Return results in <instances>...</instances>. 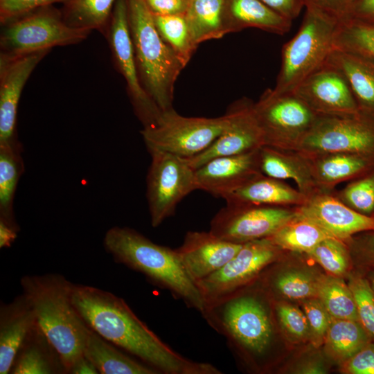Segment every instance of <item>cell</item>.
<instances>
[{"mask_svg":"<svg viewBox=\"0 0 374 374\" xmlns=\"http://www.w3.org/2000/svg\"><path fill=\"white\" fill-rule=\"evenodd\" d=\"M90 33L69 26L57 12L43 8L3 24L1 57L14 58L57 46L75 44Z\"/></svg>","mask_w":374,"mask_h":374,"instance_id":"8","label":"cell"},{"mask_svg":"<svg viewBox=\"0 0 374 374\" xmlns=\"http://www.w3.org/2000/svg\"><path fill=\"white\" fill-rule=\"evenodd\" d=\"M155 26L164 42L185 67L197 46L193 43L185 14H153Z\"/></svg>","mask_w":374,"mask_h":374,"instance_id":"36","label":"cell"},{"mask_svg":"<svg viewBox=\"0 0 374 374\" xmlns=\"http://www.w3.org/2000/svg\"><path fill=\"white\" fill-rule=\"evenodd\" d=\"M259 150L214 158L195 170L197 190L224 199L262 175Z\"/></svg>","mask_w":374,"mask_h":374,"instance_id":"19","label":"cell"},{"mask_svg":"<svg viewBox=\"0 0 374 374\" xmlns=\"http://www.w3.org/2000/svg\"><path fill=\"white\" fill-rule=\"evenodd\" d=\"M346 206L364 215H374V171L350 181L341 190L335 191Z\"/></svg>","mask_w":374,"mask_h":374,"instance_id":"39","label":"cell"},{"mask_svg":"<svg viewBox=\"0 0 374 374\" xmlns=\"http://www.w3.org/2000/svg\"><path fill=\"white\" fill-rule=\"evenodd\" d=\"M370 336L359 321L333 319L324 339V353L341 364L369 342Z\"/></svg>","mask_w":374,"mask_h":374,"instance_id":"30","label":"cell"},{"mask_svg":"<svg viewBox=\"0 0 374 374\" xmlns=\"http://www.w3.org/2000/svg\"><path fill=\"white\" fill-rule=\"evenodd\" d=\"M117 0H69L62 15L70 27L103 33L107 30Z\"/></svg>","mask_w":374,"mask_h":374,"instance_id":"33","label":"cell"},{"mask_svg":"<svg viewBox=\"0 0 374 374\" xmlns=\"http://www.w3.org/2000/svg\"><path fill=\"white\" fill-rule=\"evenodd\" d=\"M69 0H0V20L2 24L27 15L35 9L46 8Z\"/></svg>","mask_w":374,"mask_h":374,"instance_id":"45","label":"cell"},{"mask_svg":"<svg viewBox=\"0 0 374 374\" xmlns=\"http://www.w3.org/2000/svg\"><path fill=\"white\" fill-rule=\"evenodd\" d=\"M114 62L123 76L135 112L143 127L153 125L162 111L143 89L138 73L131 37L128 0H117L106 32Z\"/></svg>","mask_w":374,"mask_h":374,"instance_id":"14","label":"cell"},{"mask_svg":"<svg viewBox=\"0 0 374 374\" xmlns=\"http://www.w3.org/2000/svg\"><path fill=\"white\" fill-rule=\"evenodd\" d=\"M326 63L344 74L358 108L374 114V57L360 52L334 48Z\"/></svg>","mask_w":374,"mask_h":374,"instance_id":"23","label":"cell"},{"mask_svg":"<svg viewBox=\"0 0 374 374\" xmlns=\"http://www.w3.org/2000/svg\"><path fill=\"white\" fill-rule=\"evenodd\" d=\"M17 231L0 222V247H8L14 242Z\"/></svg>","mask_w":374,"mask_h":374,"instance_id":"52","label":"cell"},{"mask_svg":"<svg viewBox=\"0 0 374 374\" xmlns=\"http://www.w3.org/2000/svg\"><path fill=\"white\" fill-rule=\"evenodd\" d=\"M255 281L207 303L201 314L242 361L262 370L267 366L275 328L267 290L255 287Z\"/></svg>","mask_w":374,"mask_h":374,"instance_id":"2","label":"cell"},{"mask_svg":"<svg viewBox=\"0 0 374 374\" xmlns=\"http://www.w3.org/2000/svg\"><path fill=\"white\" fill-rule=\"evenodd\" d=\"M273 11L292 21L304 6L302 0H259Z\"/></svg>","mask_w":374,"mask_h":374,"instance_id":"48","label":"cell"},{"mask_svg":"<svg viewBox=\"0 0 374 374\" xmlns=\"http://www.w3.org/2000/svg\"><path fill=\"white\" fill-rule=\"evenodd\" d=\"M346 243L357 271L364 274L374 268V231L355 234Z\"/></svg>","mask_w":374,"mask_h":374,"instance_id":"43","label":"cell"},{"mask_svg":"<svg viewBox=\"0 0 374 374\" xmlns=\"http://www.w3.org/2000/svg\"><path fill=\"white\" fill-rule=\"evenodd\" d=\"M319 276L305 270L281 271L264 279L267 291L292 300L317 297Z\"/></svg>","mask_w":374,"mask_h":374,"instance_id":"35","label":"cell"},{"mask_svg":"<svg viewBox=\"0 0 374 374\" xmlns=\"http://www.w3.org/2000/svg\"><path fill=\"white\" fill-rule=\"evenodd\" d=\"M317 298L334 319L359 321L354 295L342 278L319 275Z\"/></svg>","mask_w":374,"mask_h":374,"instance_id":"34","label":"cell"},{"mask_svg":"<svg viewBox=\"0 0 374 374\" xmlns=\"http://www.w3.org/2000/svg\"><path fill=\"white\" fill-rule=\"evenodd\" d=\"M284 251L268 238L242 244L222 267L196 282L206 304L256 280Z\"/></svg>","mask_w":374,"mask_h":374,"instance_id":"13","label":"cell"},{"mask_svg":"<svg viewBox=\"0 0 374 374\" xmlns=\"http://www.w3.org/2000/svg\"><path fill=\"white\" fill-rule=\"evenodd\" d=\"M34 311L22 294L0 308V374L10 373L22 344L36 326Z\"/></svg>","mask_w":374,"mask_h":374,"instance_id":"21","label":"cell"},{"mask_svg":"<svg viewBox=\"0 0 374 374\" xmlns=\"http://www.w3.org/2000/svg\"><path fill=\"white\" fill-rule=\"evenodd\" d=\"M334 48L357 51L374 57V24L348 19L337 26Z\"/></svg>","mask_w":374,"mask_h":374,"instance_id":"38","label":"cell"},{"mask_svg":"<svg viewBox=\"0 0 374 374\" xmlns=\"http://www.w3.org/2000/svg\"><path fill=\"white\" fill-rule=\"evenodd\" d=\"M363 274L366 278L374 296V268L366 271Z\"/></svg>","mask_w":374,"mask_h":374,"instance_id":"53","label":"cell"},{"mask_svg":"<svg viewBox=\"0 0 374 374\" xmlns=\"http://www.w3.org/2000/svg\"><path fill=\"white\" fill-rule=\"evenodd\" d=\"M222 8V0H190L185 17L197 47L203 42L226 35Z\"/></svg>","mask_w":374,"mask_h":374,"instance_id":"31","label":"cell"},{"mask_svg":"<svg viewBox=\"0 0 374 374\" xmlns=\"http://www.w3.org/2000/svg\"><path fill=\"white\" fill-rule=\"evenodd\" d=\"M153 14L180 15L185 14L190 0H145Z\"/></svg>","mask_w":374,"mask_h":374,"instance_id":"47","label":"cell"},{"mask_svg":"<svg viewBox=\"0 0 374 374\" xmlns=\"http://www.w3.org/2000/svg\"><path fill=\"white\" fill-rule=\"evenodd\" d=\"M242 245L222 240L210 231H188L182 244L175 249L185 271L196 283L222 267Z\"/></svg>","mask_w":374,"mask_h":374,"instance_id":"20","label":"cell"},{"mask_svg":"<svg viewBox=\"0 0 374 374\" xmlns=\"http://www.w3.org/2000/svg\"><path fill=\"white\" fill-rule=\"evenodd\" d=\"M23 294L32 307L37 324L58 354L66 373L84 355L91 329L72 301L73 283L58 274L25 276Z\"/></svg>","mask_w":374,"mask_h":374,"instance_id":"3","label":"cell"},{"mask_svg":"<svg viewBox=\"0 0 374 374\" xmlns=\"http://www.w3.org/2000/svg\"><path fill=\"white\" fill-rule=\"evenodd\" d=\"M69 373L73 374H96L99 373L93 364L84 355L81 357L73 365Z\"/></svg>","mask_w":374,"mask_h":374,"instance_id":"51","label":"cell"},{"mask_svg":"<svg viewBox=\"0 0 374 374\" xmlns=\"http://www.w3.org/2000/svg\"><path fill=\"white\" fill-rule=\"evenodd\" d=\"M24 170L20 143L0 145V222L17 232L13 204L19 178Z\"/></svg>","mask_w":374,"mask_h":374,"instance_id":"29","label":"cell"},{"mask_svg":"<svg viewBox=\"0 0 374 374\" xmlns=\"http://www.w3.org/2000/svg\"><path fill=\"white\" fill-rule=\"evenodd\" d=\"M253 110L262 130L264 145L296 150L314 125L318 114L294 93L267 89Z\"/></svg>","mask_w":374,"mask_h":374,"instance_id":"10","label":"cell"},{"mask_svg":"<svg viewBox=\"0 0 374 374\" xmlns=\"http://www.w3.org/2000/svg\"><path fill=\"white\" fill-rule=\"evenodd\" d=\"M49 51L14 58L0 57V145L19 143L16 136V120L21 93L34 69Z\"/></svg>","mask_w":374,"mask_h":374,"instance_id":"18","label":"cell"},{"mask_svg":"<svg viewBox=\"0 0 374 374\" xmlns=\"http://www.w3.org/2000/svg\"><path fill=\"white\" fill-rule=\"evenodd\" d=\"M84 355L102 374H158L157 370L132 359L115 348L92 330L89 334Z\"/></svg>","mask_w":374,"mask_h":374,"instance_id":"28","label":"cell"},{"mask_svg":"<svg viewBox=\"0 0 374 374\" xmlns=\"http://www.w3.org/2000/svg\"><path fill=\"white\" fill-rule=\"evenodd\" d=\"M296 150L305 155L348 152L374 159V114L318 115Z\"/></svg>","mask_w":374,"mask_h":374,"instance_id":"9","label":"cell"},{"mask_svg":"<svg viewBox=\"0 0 374 374\" xmlns=\"http://www.w3.org/2000/svg\"><path fill=\"white\" fill-rule=\"evenodd\" d=\"M349 19L374 24V0H357Z\"/></svg>","mask_w":374,"mask_h":374,"instance_id":"50","label":"cell"},{"mask_svg":"<svg viewBox=\"0 0 374 374\" xmlns=\"http://www.w3.org/2000/svg\"><path fill=\"white\" fill-rule=\"evenodd\" d=\"M296 211L298 215L345 242L355 234L374 231V215H364L349 208L337 197L335 190L317 191L308 197Z\"/></svg>","mask_w":374,"mask_h":374,"instance_id":"17","label":"cell"},{"mask_svg":"<svg viewBox=\"0 0 374 374\" xmlns=\"http://www.w3.org/2000/svg\"><path fill=\"white\" fill-rule=\"evenodd\" d=\"M328 372L326 366L321 356L309 357L298 363L292 373L299 374H323Z\"/></svg>","mask_w":374,"mask_h":374,"instance_id":"49","label":"cell"},{"mask_svg":"<svg viewBox=\"0 0 374 374\" xmlns=\"http://www.w3.org/2000/svg\"><path fill=\"white\" fill-rule=\"evenodd\" d=\"M151 163L146 180V197L153 227L175 214L178 204L197 190L195 170L186 159L157 150H148Z\"/></svg>","mask_w":374,"mask_h":374,"instance_id":"11","label":"cell"},{"mask_svg":"<svg viewBox=\"0 0 374 374\" xmlns=\"http://www.w3.org/2000/svg\"><path fill=\"white\" fill-rule=\"evenodd\" d=\"M306 156L314 181L321 190H333L336 185L343 181H350L374 171V159L357 154L328 152Z\"/></svg>","mask_w":374,"mask_h":374,"instance_id":"22","label":"cell"},{"mask_svg":"<svg viewBox=\"0 0 374 374\" xmlns=\"http://www.w3.org/2000/svg\"><path fill=\"white\" fill-rule=\"evenodd\" d=\"M348 285L356 302L359 321L374 341V296L365 276L358 271L351 272Z\"/></svg>","mask_w":374,"mask_h":374,"instance_id":"40","label":"cell"},{"mask_svg":"<svg viewBox=\"0 0 374 374\" xmlns=\"http://www.w3.org/2000/svg\"><path fill=\"white\" fill-rule=\"evenodd\" d=\"M227 113L229 122L222 133L204 152L186 159L194 169L214 158L246 153L265 145L253 103L241 99L233 104Z\"/></svg>","mask_w":374,"mask_h":374,"instance_id":"15","label":"cell"},{"mask_svg":"<svg viewBox=\"0 0 374 374\" xmlns=\"http://www.w3.org/2000/svg\"><path fill=\"white\" fill-rule=\"evenodd\" d=\"M72 301L87 325L107 341L163 374H222L217 367L180 355L163 342L116 295L73 284Z\"/></svg>","mask_w":374,"mask_h":374,"instance_id":"1","label":"cell"},{"mask_svg":"<svg viewBox=\"0 0 374 374\" xmlns=\"http://www.w3.org/2000/svg\"><path fill=\"white\" fill-rule=\"evenodd\" d=\"M259 157L264 175L280 180L293 179L298 190L307 197L320 190L314 181L309 159L303 153L262 145Z\"/></svg>","mask_w":374,"mask_h":374,"instance_id":"25","label":"cell"},{"mask_svg":"<svg viewBox=\"0 0 374 374\" xmlns=\"http://www.w3.org/2000/svg\"><path fill=\"white\" fill-rule=\"evenodd\" d=\"M226 203L299 206L307 197L282 180L263 174L224 198Z\"/></svg>","mask_w":374,"mask_h":374,"instance_id":"26","label":"cell"},{"mask_svg":"<svg viewBox=\"0 0 374 374\" xmlns=\"http://www.w3.org/2000/svg\"><path fill=\"white\" fill-rule=\"evenodd\" d=\"M104 246L115 260L144 274L154 284L201 314L205 301L183 267L175 249L161 246L129 227L114 226L104 238Z\"/></svg>","mask_w":374,"mask_h":374,"instance_id":"4","label":"cell"},{"mask_svg":"<svg viewBox=\"0 0 374 374\" xmlns=\"http://www.w3.org/2000/svg\"><path fill=\"white\" fill-rule=\"evenodd\" d=\"M294 93L318 115L346 116L359 110L345 76L328 63L308 76Z\"/></svg>","mask_w":374,"mask_h":374,"instance_id":"16","label":"cell"},{"mask_svg":"<svg viewBox=\"0 0 374 374\" xmlns=\"http://www.w3.org/2000/svg\"><path fill=\"white\" fill-rule=\"evenodd\" d=\"M229 115L217 118L186 117L172 107L162 111L141 134L148 150H157L189 159L207 149L226 128Z\"/></svg>","mask_w":374,"mask_h":374,"instance_id":"7","label":"cell"},{"mask_svg":"<svg viewBox=\"0 0 374 374\" xmlns=\"http://www.w3.org/2000/svg\"><path fill=\"white\" fill-rule=\"evenodd\" d=\"M307 255L336 277L348 276L354 266L348 244L336 238L324 239Z\"/></svg>","mask_w":374,"mask_h":374,"instance_id":"37","label":"cell"},{"mask_svg":"<svg viewBox=\"0 0 374 374\" xmlns=\"http://www.w3.org/2000/svg\"><path fill=\"white\" fill-rule=\"evenodd\" d=\"M274 310L281 330L296 341L309 339L310 328L304 312L285 301L274 304Z\"/></svg>","mask_w":374,"mask_h":374,"instance_id":"41","label":"cell"},{"mask_svg":"<svg viewBox=\"0 0 374 374\" xmlns=\"http://www.w3.org/2000/svg\"><path fill=\"white\" fill-rule=\"evenodd\" d=\"M306 8L314 10L338 24L350 18L357 0H302Z\"/></svg>","mask_w":374,"mask_h":374,"instance_id":"44","label":"cell"},{"mask_svg":"<svg viewBox=\"0 0 374 374\" xmlns=\"http://www.w3.org/2000/svg\"><path fill=\"white\" fill-rule=\"evenodd\" d=\"M128 18L141 83L161 111L169 109L184 66L159 35L145 0H128Z\"/></svg>","mask_w":374,"mask_h":374,"instance_id":"5","label":"cell"},{"mask_svg":"<svg viewBox=\"0 0 374 374\" xmlns=\"http://www.w3.org/2000/svg\"><path fill=\"white\" fill-rule=\"evenodd\" d=\"M328 238L335 237L316 223L296 214L268 238L285 251L307 254Z\"/></svg>","mask_w":374,"mask_h":374,"instance_id":"32","label":"cell"},{"mask_svg":"<svg viewBox=\"0 0 374 374\" xmlns=\"http://www.w3.org/2000/svg\"><path fill=\"white\" fill-rule=\"evenodd\" d=\"M338 23L310 8L296 34L281 51V65L274 89L278 93H294L311 73L321 67L334 49Z\"/></svg>","mask_w":374,"mask_h":374,"instance_id":"6","label":"cell"},{"mask_svg":"<svg viewBox=\"0 0 374 374\" xmlns=\"http://www.w3.org/2000/svg\"><path fill=\"white\" fill-rule=\"evenodd\" d=\"M296 207L226 203L211 220L209 231L237 244L269 238L296 215Z\"/></svg>","mask_w":374,"mask_h":374,"instance_id":"12","label":"cell"},{"mask_svg":"<svg viewBox=\"0 0 374 374\" xmlns=\"http://www.w3.org/2000/svg\"><path fill=\"white\" fill-rule=\"evenodd\" d=\"M301 306L309 324V340L314 347L318 348L323 344L334 319L317 297L302 301Z\"/></svg>","mask_w":374,"mask_h":374,"instance_id":"42","label":"cell"},{"mask_svg":"<svg viewBox=\"0 0 374 374\" xmlns=\"http://www.w3.org/2000/svg\"><path fill=\"white\" fill-rule=\"evenodd\" d=\"M63 373L66 371L58 354L37 324L19 348L10 373Z\"/></svg>","mask_w":374,"mask_h":374,"instance_id":"27","label":"cell"},{"mask_svg":"<svg viewBox=\"0 0 374 374\" xmlns=\"http://www.w3.org/2000/svg\"><path fill=\"white\" fill-rule=\"evenodd\" d=\"M226 34L256 28L277 35L289 32L292 21L271 10L259 0H222Z\"/></svg>","mask_w":374,"mask_h":374,"instance_id":"24","label":"cell"},{"mask_svg":"<svg viewBox=\"0 0 374 374\" xmlns=\"http://www.w3.org/2000/svg\"><path fill=\"white\" fill-rule=\"evenodd\" d=\"M346 374H374V341H371L350 359L340 364Z\"/></svg>","mask_w":374,"mask_h":374,"instance_id":"46","label":"cell"}]
</instances>
